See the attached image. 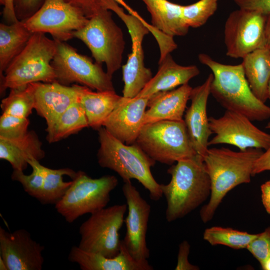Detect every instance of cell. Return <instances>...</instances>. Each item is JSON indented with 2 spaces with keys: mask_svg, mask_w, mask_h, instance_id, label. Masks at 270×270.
I'll use <instances>...</instances> for the list:
<instances>
[{
  "mask_svg": "<svg viewBox=\"0 0 270 270\" xmlns=\"http://www.w3.org/2000/svg\"><path fill=\"white\" fill-rule=\"evenodd\" d=\"M100 144L97 153L98 164L116 172L124 182L135 179L149 192L150 198L158 201L163 196L160 184L154 178L151 168L156 161L134 143L126 144L102 126L98 130Z\"/></svg>",
  "mask_w": 270,
  "mask_h": 270,
  "instance_id": "277c9868",
  "label": "cell"
},
{
  "mask_svg": "<svg viewBox=\"0 0 270 270\" xmlns=\"http://www.w3.org/2000/svg\"><path fill=\"white\" fill-rule=\"evenodd\" d=\"M80 8L90 18L100 10L107 9L104 0H64Z\"/></svg>",
  "mask_w": 270,
  "mask_h": 270,
  "instance_id": "d590c367",
  "label": "cell"
},
{
  "mask_svg": "<svg viewBox=\"0 0 270 270\" xmlns=\"http://www.w3.org/2000/svg\"><path fill=\"white\" fill-rule=\"evenodd\" d=\"M42 0H14L16 16L23 20L33 14L37 10Z\"/></svg>",
  "mask_w": 270,
  "mask_h": 270,
  "instance_id": "8d00e7d4",
  "label": "cell"
},
{
  "mask_svg": "<svg viewBox=\"0 0 270 270\" xmlns=\"http://www.w3.org/2000/svg\"><path fill=\"white\" fill-rule=\"evenodd\" d=\"M33 86L34 109L46 122V131L50 130L60 116L72 104L78 101L79 86H71L57 82H36Z\"/></svg>",
  "mask_w": 270,
  "mask_h": 270,
  "instance_id": "e0dca14e",
  "label": "cell"
},
{
  "mask_svg": "<svg viewBox=\"0 0 270 270\" xmlns=\"http://www.w3.org/2000/svg\"><path fill=\"white\" fill-rule=\"evenodd\" d=\"M198 58L211 70L214 78L210 94L223 108L241 114L252 121L270 118V107L252 92L241 64H222L206 54H199Z\"/></svg>",
  "mask_w": 270,
  "mask_h": 270,
  "instance_id": "3957f363",
  "label": "cell"
},
{
  "mask_svg": "<svg viewBox=\"0 0 270 270\" xmlns=\"http://www.w3.org/2000/svg\"><path fill=\"white\" fill-rule=\"evenodd\" d=\"M22 20L12 24H0V75L24 49L32 34Z\"/></svg>",
  "mask_w": 270,
  "mask_h": 270,
  "instance_id": "4316f807",
  "label": "cell"
},
{
  "mask_svg": "<svg viewBox=\"0 0 270 270\" xmlns=\"http://www.w3.org/2000/svg\"><path fill=\"white\" fill-rule=\"evenodd\" d=\"M42 142L34 130L14 138L0 137V158L8 162L13 170L24 171L28 160L34 158L40 161L45 156Z\"/></svg>",
  "mask_w": 270,
  "mask_h": 270,
  "instance_id": "603a6c76",
  "label": "cell"
},
{
  "mask_svg": "<svg viewBox=\"0 0 270 270\" xmlns=\"http://www.w3.org/2000/svg\"><path fill=\"white\" fill-rule=\"evenodd\" d=\"M167 184H160L166 202V218L172 222L184 218L210 196V181L203 157L198 154L171 165Z\"/></svg>",
  "mask_w": 270,
  "mask_h": 270,
  "instance_id": "7a4b0ae2",
  "label": "cell"
},
{
  "mask_svg": "<svg viewBox=\"0 0 270 270\" xmlns=\"http://www.w3.org/2000/svg\"><path fill=\"white\" fill-rule=\"evenodd\" d=\"M240 8L260 12L265 16L270 14V0H233Z\"/></svg>",
  "mask_w": 270,
  "mask_h": 270,
  "instance_id": "74e56055",
  "label": "cell"
},
{
  "mask_svg": "<svg viewBox=\"0 0 270 270\" xmlns=\"http://www.w3.org/2000/svg\"><path fill=\"white\" fill-rule=\"evenodd\" d=\"M134 143L154 160L168 165L197 154L184 120L146 124Z\"/></svg>",
  "mask_w": 270,
  "mask_h": 270,
  "instance_id": "8992f818",
  "label": "cell"
},
{
  "mask_svg": "<svg viewBox=\"0 0 270 270\" xmlns=\"http://www.w3.org/2000/svg\"><path fill=\"white\" fill-rule=\"evenodd\" d=\"M149 98L122 96L104 123L103 126L114 137L127 144H134L144 125Z\"/></svg>",
  "mask_w": 270,
  "mask_h": 270,
  "instance_id": "2e32d148",
  "label": "cell"
},
{
  "mask_svg": "<svg viewBox=\"0 0 270 270\" xmlns=\"http://www.w3.org/2000/svg\"><path fill=\"white\" fill-rule=\"evenodd\" d=\"M104 1H105L106 7L107 9L108 10H110V7L112 3L114 2H116L114 0H104ZM151 32L154 36L155 38H156L158 42H160L164 38V36H165L164 34L162 32L158 30L155 28H154L153 31Z\"/></svg>",
  "mask_w": 270,
  "mask_h": 270,
  "instance_id": "7bdbcfd3",
  "label": "cell"
},
{
  "mask_svg": "<svg viewBox=\"0 0 270 270\" xmlns=\"http://www.w3.org/2000/svg\"><path fill=\"white\" fill-rule=\"evenodd\" d=\"M266 128L270 130V122H269L266 124Z\"/></svg>",
  "mask_w": 270,
  "mask_h": 270,
  "instance_id": "c3c4849f",
  "label": "cell"
},
{
  "mask_svg": "<svg viewBox=\"0 0 270 270\" xmlns=\"http://www.w3.org/2000/svg\"><path fill=\"white\" fill-rule=\"evenodd\" d=\"M29 124L28 118L2 113L0 117V137L7 138L20 137L28 132Z\"/></svg>",
  "mask_w": 270,
  "mask_h": 270,
  "instance_id": "836d02e7",
  "label": "cell"
},
{
  "mask_svg": "<svg viewBox=\"0 0 270 270\" xmlns=\"http://www.w3.org/2000/svg\"><path fill=\"white\" fill-rule=\"evenodd\" d=\"M218 0H199L189 5L182 6L183 18L190 28H198L204 24L216 12Z\"/></svg>",
  "mask_w": 270,
  "mask_h": 270,
  "instance_id": "d6a6232c",
  "label": "cell"
},
{
  "mask_svg": "<svg viewBox=\"0 0 270 270\" xmlns=\"http://www.w3.org/2000/svg\"><path fill=\"white\" fill-rule=\"evenodd\" d=\"M28 162L32 168L31 174H25L24 171L14 170L11 178L20 182L28 195L39 201L42 196L44 184L43 165L34 158L29 159Z\"/></svg>",
  "mask_w": 270,
  "mask_h": 270,
  "instance_id": "1f68e13d",
  "label": "cell"
},
{
  "mask_svg": "<svg viewBox=\"0 0 270 270\" xmlns=\"http://www.w3.org/2000/svg\"><path fill=\"white\" fill-rule=\"evenodd\" d=\"M44 247L24 229L9 232L0 228V256L8 270H41Z\"/></svg>",
  "mask_w": 270,
  "mask_h": 270,
  "instance_id": "9a60e30c",
  "label": "cell"
},
{
  "mask_svg": "<svg viewBox=\"0 0 270 270\" xmlns=\"http://www.w3.org/2000/svg\"><path fill=\"white\" fill-rule=\"evenodd\" d=\"M263 152L256 148L239 152L226 148H208L203 159L210 178L211 192L208 202L200 210L203 222L212 220L230 190L250 182L255 162Z\"/></svg>",
  "mask_w": 270,
  "mask_h": 270,
  "instance_id": "6da1fadb",
  "label": "cell"
},
{
  "mask_svg": "<svg viewBox=\"0 0 270 270\" xmlns=\"http://www.w3.org/2000/svg\"><path fill=\"white\" fill-rule=\"evenodd\" d=\"M34 106L32 83L22 88L10 89L8 96L3 98L0 104L2 114L20 118H28L32 114Z\"/></svg>",
  "mask_w": 270,
  "mask_h": 270,
  "instance_id": "4dcf8cb0",
  "label": "cell"
},
{
  "mask_svg": "<svg viewBox=\"0 0 270 270\" xmlns=\"http://www.w3.org/2000/svg\"><path fill=\"white\" fill-rule=\"evenodd\" d=\"M118 4H120L124 7L129 12L130 14L133 15L140 19L142 18L134 10H132L124 0H114Z\"/></svg>",
  "mask_w": 270,
  "mask_h": 270,
  "instance_id": "ee69618b",
  "label": "cell"
},
{
  "mask_svg": "<svg viewBox=\"0 0 270 270\" xmlns=\"http://www.w3.org/2000/svg\"><path fill=\"white\" fill-rule=\"evenodd\" d=\"M209 126L216 135L208 141V146L229 144L240 150L249 148L266 150L270 146V134L258 128L245 116L226 110L218 118H208Z\"/></svg>",
  "mask_w": 270,
  "mask_h": 270,
  "instance_id": "4fadbf2b",
  "label": "cell"
},
{
  "mask_svg": "<svg viewBox=\"0 0 270 270\" xmlns=\"http://www.w3.org/2000/svg\"><path fill=\"white\" fill-rule=\"evenodd\" d=\"M73 36L88 47L96 63L106 64V72L112 78L122 66L125 46L124 34L108 10L102 9L92 16Z\"/></svg>",
  "mask_w": 270,
  "mask_h": 270,
  "instance_id": "52a82bcc",
  "label": "cell"
},
{
  "mask_svg": "<svg viewBox=\"0 0 270 270\" xmlns=\"http://www.w3.org/2000/svg\"><path fill=\"white\" fill-rule=\"evenodd\" d=\"M158 65L156 75L136 96L150 98L159 92L174 90L178 86L188 84L190 80L200 72L196 66H182L178 64L170 54L160 60Z\"/></svg>",
  "mask_w": 270,
  "mask_h": 270,
  "instance_id": "7402d4cb",
  "label": "cell"
},
{
  "mask_svg": "<svg viewBox=\"0 0 270 270\" xmlns=\"http://www.w3.org/2000/svg\"><path fill=\"white\" fill-rule=\"evenodd\" d=\"M190 250V244L186 240H184L179 245L178 260L176 270H198L199 268L191 264L188 260Z\"/></svg>",
  "mask_w": 270,
  "mask_h": 270,
  "instance_id": "f35d334b",
  "label": "cell"
},
{
  "mask_svg": "<svg viewBox=\"0 0 270 270\" xmlns=\"http://www.w3.org/2000/svg\"><path fill=\"white\" fill-rule=\"evenodd\" d=\"M149 31L141 29L130 34L132 52L126 64L122 66L124 87L122 96L133 98L136 96L152 78L150 68L144 64L142 40Z\"/></svg>",
  "mask_w": 270,
  "mask_h": 270,
  "instance_id": "d6986e66",
  "label": "cell"
},
{
  "mask_svg": "<svg viewBox=\"0 0 270 270\" xmlns=\"http://www.w3.org/2000/svg\"><path fill=\"white\" fill-rule=\"evenodd\" d=\"M55 41L56 51L51 64L57 82L66 86L80 84L96 91H115L112 78L101 64L94 63L64 42Z\"/></svg>",
  "mask_w": 270,
  "mask_h": 270,
  "instance_id": "30bf717a",
  "label": "cell"
},
{
  "mask_svg": "<svg viewBox=\"0 0 270 270\" xmlns=\"http://www.w3.org/2000/svg\"><path fill=\"white\" fill-rule=\"evenodd\" d=\"M267 170H270V146L256 161L252 176Z\"/></svg>",
  "mask_w": 270,
  "mask_h": 270,
  "instance_id": "ab89813d",
  "label": "cell"
},
{
  "mask_svg": "<svg viewBox=\"0 0 270 270\" xmlns=\"http://www.w3.org/2000/svg\"><path fill=\"white\" fill-rule=\"evenodd\" d=\"M256 236V234L217 226L206 229L203 234L204 239L212 246L223 245L235 250L246 248Z\"/></svg>",
  "mask_w": 270,
  "mask_h": 270,
  "instance_id": "f546056e",
  "label": "cell"
},
{
  "mask_svg": "<svg viewBox=\"0 0 270 270\" xmlns=\"http://www.w3.org/2000/svg\"><path fill=\"white\" fill-rule=\"evenodd\" d=\"M141 0L150 12L152 26L156 29L173 38L188 34L190 27L183 18L182 5L168 0Z\"/></svg>",
  "mask_w": 270,
  "mask_h": 270,
  "instance_id": "d4e9b609",
  "label": "cell"
},
{
  "mask_svg": "<svg viewBox=\"0 0 270 270\" xmlns=\"http://www.w3.org/2000/svg\"><path fill=\"white\" fill-rule=\"evenodd\" d=\"M244 74L254 94L266 102L268 99L270 80V50L267 46L257 49L242 58Z\"/></svg>",
  "mask_w": 270,
  "mask_h": 270,
  "instance_id": "484cf974",
  "label": "cell"
},
{
  "mask_svg": "<svg viewBox=\"0 0 270 270\" xmlns=\"http://www.w3.org/2000/svg\"><path fill=\"white\" fill-rule=\"evenodd\" d=\"M192 88L186 84L177 88L156 93L150 97L144 124L160 120H182Z\"/></svg>",
  "mask_w": 270,
  "mask_h": 270,
  "instance_id": "44dd1931",
  "label": "cell"
},
{
  "mask_svg": "<svg viewBox=\"0 0 270 270\" xmlns=\"http://www.w3.org/2000/svg\"><path fill=\"white\" fill-rule=\"evenodd\" d=\"M127 204H115L90 214L79 228L78 247L91 252L112 258L120 251V230L124 222Z\"/></svg>",
  "mask_w": 270,
  "mask_h": 270,
  "instance_id": "9c48e42d",
  "label": "cell"
},
{
  "mask_svg": "<svg viewBox=\"0 0 270 270\" xmlns=\"http://www.w3.org/2000/svg\"><path fill=\"white\" fill-rule=\"evenodd\" d=\"M122 191L128 207L124 220L126 232L122 242L134 259L140 262H148L150 250L146 234L151 206L131 181L124 182Z\"/></svg>",
  "mask_w": 270,
  "mask_h": 270,
  "instance_id": "5bb4252c",
  "label": "cell"
},
{
  "mask_svg": "<svg viewBox=\"0 0 270 270\" xmlns=\"http://www.w3.org/2000/svg\"><path fill=\"white\" fill-rule=\"evenodd\" d=\"M0 4L4 6L3 17L8 24H12L19 21L15 11L14 0H0Z\"/></svg>",
  "mask_w": 270,
  "mask_h": 270,
  "instance_id": "60d3db41",
  "label": "cell"
},
{
  "mask_svg": "<svg viewBox=\"0 0 270 270\" xmlns=\"http://www.w3.org/2000/svg\"><path fill=\"white\" fill-rule=\"evenodd\" d=\"M80 85L78 102L86 114L88 126L98 130L121 100L115 91H92Z\"/></svg>",
  "mask_w": 270,
  "mask_h": 270,
  "instance_id": "cb8c5ba5",
  "label": "cell"
},
{
  "mask_svg": "<svg viewBox=\"0 0 270 270\" xmlns=\"http://www.w3.org/2000/svg\"><path fill=\"white\" fill-rule=\"evenodd\" d=\"M68 260L78 264L82 270H152L148 261L140 262L134 259L122 240L119 254L112 258L88 252L72 246L68 256Z\"/></svg>",
  "mask_w": 270,
  "mask_h": 270,
  "instance_id": "ffe728a7",
  "label": "cell"
},
{
  "mask_svg": "<svg viewBox=\"0 0 270 270\" xmlns=\"http://www.w3.org/2000/svg\"><path fill=\"white\" fill-rule=\"evenodd\" d=\"M88 126L84 110L78 101L60 116L52 128L46 132V138L49 143L56 142Z\"/></svg>",
  "mask_w": 270,
  "mask_h": 270,
  "instance_id": "83f0119b",
  "label": "cell"
},
{
  "mask_svg": "<svg viewBox=\"0 0 270 270\" xmlns=\"http://www.w3.org/2000/svg\"><path fill=\"white\" fill-rule=\"evenodd\" d=\"M0 270H8L5 262L0 256Z\"/></svg>",
  "mask_w": 270,
  "mask_h": 270,
  "instance_id": "bcb514c9",
  "label": "cell"
},
{
  "mask_svg": "<svg viewBox=\"0 0 270 270\" xmlns=\"http://www.w3.org/2000/svg\"><path fill=\"white\" fill-rule=\"evenodd\" d=\"M266 44L270 50V14L267 16L265 27Z\"/></svg>",
  "mask_w": 270,
  "mask_h": 270,
  "instance_id": "f6af8a7d",
  "label": "cell"
},
{
  "mask_svg": "<svg viewBox=\"0 0 270 270\" xmlns=\"http://www.w3.org/2000/svg\"><path fill=\"white\" fill-rule=\"evenodd\" d=\"M260 190L262 204L267 212L270 214V180L262 184Z\"/></svg>",
  "mask_w": 270,
  "mask_h": 270,
  "instance_id": "b9f144b4",
  "label": "cell"
},
{
  "mask_svg": "<svg viewBox=\"0 0 270 270\" xmlns=\"http://www.w3.org/2000/svg\"><path fill=\"white\" fill-rule=\"evenodd\" d=\"M213 78V74H210L202 84L192 88L190 98L191 104L186 111L184 120L194 150L202 157L208 148L209 137L212 134L206 106Z\"/></svg>",
  "mask_w": 270,
  "mask_h": 270,
  "instance_id": "ac0fdd59",
  "label": "cell"
},
{
  "mask_svg": "<svg viewBox=\"0 0 270 270\" xmlns=\"http://www.w3.org/2000/svg\"><path fill=\"white\" fill-rule=\"evenodd\" d=\"M268 99L270 100V80H269L268 85Z\"/></svg>",
  "mask_w": 270,
  "mask_h": 270,
  "instance_id": "7dc6e473",
  "label": "cell"
},
{
  "mask_svg": "<svg viewBox=\"0 0 270 270\" xmlns=\"http://www.w3.org/2000/svg\"><path fill=\"white\" fill-rule=\"evenodd\" d=\"M72 181L64 196L54 206L56 212L68 223L106 207L110 194L118 183L114 176L92 178L82 171L77 172Z\"/></svg>",
  "mask_w": 270,
  "mask_h": 270,
  "instance_id": "ba28073f",
  "label": "cell"
},
{
  "mask_svg": "<svg viewBox=\"0 0 270 270\" xmlns=\"http://www.w3.org/2000/svg\"><path fill=\"white\" fill-rule=\"evenodd\" d=\"M267 16L256 10L239 8L227 18L224 30L226 54L244 58L266 44L265 27Z\"/></svg>",
  "mask_w": 270,
  "mask_h": 270,
  "instance_id": "7c38bea8",
  "label": "cell"
},
{
  "mask_svg": "<svg viewBox=\"0 0 270 270\" xmlns=\"http://www.w3.org/2000/svg\"><path fill=\"white\" fill-rule=\"evenodd\" d=\"M246 248L260 265L270 260V226L262 232L257 234Z\"/></svg>",
  "mask_w": 270,
  "mask_h": 270,
  "instance_id": "e575fe53",
  "label": "cell"
},
{
  "mask_svg": "<svg viewBox=\"0 0 270 270\" xmlns=\"http://www.w3.org/2000/svg\"><path fill=\"white\" fill-rule=\"evenodd\" d=\"M56 48L55 40L44 33L34 32L0 78V94L8 88H22L33 82H56L51 64Z\"/></svg>",
  "mask_w": 270,
  "mask_h": 270,
  "instance_id": "5b68a950",
  "label": "cell"
},
{
  "mask_svg": "<svg viewBox=\"0 0 270 270\" xmlns=\"http://www.w3.org/2000/svg\"><path fill=\"white\" fill-rule=\"evenodd\" d=\"M89 18L79 8L64 0H44L31 16L23 20L32 33H49L54 40L64 42L84 27Z\"/></svg>",
  "mask_w": 270,
  "mask_h": 270,
  "instance_id": "8fae6325",
  "label": "cell"
},
{
  "mask_svg": "<svg viewBox=\"0 0 270 270\" xmlns=\"http://www.w3.org/2000/svg\"><path fill=\"white\" fill-rule=\"evenodd\" d=\"M44 184L42 196L39 202L42 204H56L64 196L72 181L64 182V176L72 180L76 172L68 168L52 169L43 166Z\"/></svg>",
  "mask_w": 270,
  "mask_h": 270,
  "instance_id": "f1b7e54d",
  "label": "cell"
}]
</instances>
